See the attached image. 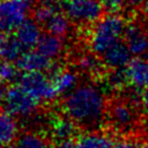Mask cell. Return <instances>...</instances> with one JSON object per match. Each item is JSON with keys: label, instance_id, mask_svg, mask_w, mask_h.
<instances>
[{"label": "cell", "instance_id": "1", "mask_svg": "<svg viewBox=\"0 0 148 148\" xmlns=\"http://www.w3.org/2000/svg\"><path fill=\"white\" fill-rule=\"evenodd\" d=\"M62 110L79 127H98L108 110L103 91L91 83H83L69 91L64 102Z\"/></svg>", "mask_w": 148, "mask_h": 148}, {"label": "cell", "instance_id": "2", "mask_svg": "<svg viewBox=\"0 0 148 148\" xmlns=\"http://www.w3.org/2000/svg\"><path fill=\"white\" fill-rule=\"evenodd\" d=\"M126 20L117 14L111 13L101 17L92 27L89 36V46L92 53L102 56L108 49L119 42L124 36Z\"/></svg>", "mask_w": 148, "mask_h": 148}, {"label": "cell", "instance_id": "3", "mask_svg": "<svg viewBox=\"0 0 148 148\" xmlns=\"http://www.w3.org/2000/svg\"><path fill=\"white\" fill-rule=\"evenodd\" d=\"M39 102L27 92L20 84L10 86L6 89L2 99L3 110L14 117L28 118L36 113Z\"/></svg>", "mask_w": 148, "mask_h": 148}, {"label": "cell", "instance_id": "4", "mask_svg": "<svg viewBox=\"0 0 148 148\" xmlns=\"http://www.w3.org/2000/svg\"><path fill=\"white\" fill-rule=\"evenodd\" d=\"M17 83L38 102H51L58 97L51 77L44 72H23Z\"/></svg>", "mask_w": 148, "mask_h": 148}, {"label": "cell", "instance_id": "5", "mask_svg": "<svg viewBox=\"0 0 148 148\" xmlns=\"http://www.w3.org/2000/svg\"><path fill=\"white\" fill-rule=\"evenodd\" d=\"M62 7L69 20L77 24L96 23L105 8L101 0H66Z\"/></svg>", "mask_w": 148, "mask_h": 148}, {"label": "cell", "instance_id": "6", "mask_svg": "<svg viewBox=\"0 0 148 148\" xmlns=\"http://www.w3.org/2000/svg\"><path fill=\"white\" fill-rule=\"evenodd\" d=\"M29 5L22 0L0 1V31L9 34L27 18Z\"/></svg>", "mask_w": 148, "mask_h": 148}, {"label": "cell", "instance_id": "7", "mask_svg": "<svg viewBox=\"0 0 148 148\" xmlns=\"http://www.w3.org/2000/svg\"><path fill=\"white\" fill-rule=\"evenodd\" d=\"M135 109L127 99L113 101L106 112L111 126L119 132H130L136 124Z\"/></svg>", "mask_w": 148, "mask_h": 148}, {"label": "cell", "instance_id": "8", "mask_svg": "<svg viewBox=\"0 0 148 148\" xmlns=\"http://www.w3.org/2000/svg\"><path fill=\"white\" fill-rule=\"evenodd\" d=\"M123 37L133 56H148V30L138 21L126 24Z\"/></svg>", "mask_w": 148, "mask_h": 148}, {"label": "cell", "instance_id": "9", "mask_svg": "<svg viewBox=\"0 0 148 148\" xmlns=\"http://www.w3.org/2000/svg\"><path fill=\"white\" fill-rule=\"evenodd\" d=\"M52 61L37 50H27L15 61V65L21 72H47Z\"/></svg>", "mask_w": 148, "mask_h": 148}, {"label": "cell", "instance_id": "10", "mask_svg": "<svg viewBox=\"0 0 148 148\" xmlns=\"http://www.w3.org/2000/svg\"><path fill=\"white\" fill-rule=\"evenodd\" d=\"M132 56L126 43L118 42L102 54V61L109 68H126L132 60Z\"/></svg>", "mask_w": 148, "mask_h": 148}, {"label": "cell", "instance_id": "11", "mask_svg": "<svg viewBox=\"0 0 148 148\" xmlns=\"http://www.w3.org/2000/svg\"><path fill=\"white\" fill-rule=\"evenodd\" d=\"M24 50H31L35 47L42 36L39 23L35 18H25L15 30L14 35Z\"/></svg>", "mask_w": 148, "mask_h": 148}, {"label": "cell", "instance_id": "12", "mask_svg": "<svg viewBox=\"0 0 148 148\" xmlns=\"http://www.w3.org/2000/svg\"><path fill=\"white\" fill-rule=\"evenodd\" d=\"M130 83L138 88H148V59L136 58L131 60L126 67Z\"/></svg>", "mask_w": 148, "mask_h": 148}, {"label": "cell", "instance_id": "13", "mask_svg": "<svg viewBox=\"0 0 148 148\" xmlns=\"http://www.w3.org/2000/svg\"><path fill=\"white\" fill-rule=\"evenodd\" d=\"M50 127L52 136L56 141L72 140L76 135V128L79 127L68 116H56L50 120Z\"/></svg>", "mask_w": 148, "mask_h": 148}, {"label": "cell", "instance_id": "14", "mask_svg": "<svg viewBox=\"0 0 148 148\" xmlns=\"http://www.w3.org/2000/svg\"><path fill=\"white\" fill-rule=\"evenodd\" d=\"M36 50L46 58L54 60L61 54L64 50V43L61 40V37L56 36L51 32H46L42 34L36 45Z\"/></svg>", "mask_w": 148, "mask_h": 148}, {"label": "cell", "instance_id": "15", "mask_svg": "<svg viewBox=\"0 0 148 148\" xmlns=\"http://www.w3.org/2000/svg\"><path fill=\"white\" fill-rule=\"evenodd\" d=\"M76 148H113V140L110 135L97 131H90L77 136Z\"/></svg>", "mask_w": 148, "mask_h": 148}, {"label": "cell", "instance_id": "16", "mask_svg": "<svg viewBox=\"0 0 148 148\" xmlns=\"http://www.w3.org/2000/svg\"><path fill=\"white\" fill-rule=\"evenodd\" d=\"M53 87L59 95H64V94H68L69 91H72L75 87H77V74L73 71L69 69H60L58 73H56L54 75L51 76Z\"/></svg>", "mask_w": 148, "mask_h": 148}, {"label": "cell", "instance_id": "17", "mask_svg": "<svg viewBox=\"0 0 148 148\" xmlns=\"http://www.w3.org/2000/svg\"><path fill=\"white\" fill-rule=\"evenodd\" d=\"M18 133V125L10 113L3 111L0 112V143L2 146H9L15 142Z\"/></svg>", "mask_w": 148, "mask_h": 148}, {"label": "cell", "instance_id": "18", "mask_svg": "<svg viewBox=\"0 0 148 148\" xmlns=\"http://www.w3.org/2000/svg\"><path fill=\"white\" fill-rule=\"evenodd\" d=\"M62 5L59 0H38L36 8L34 9V18L39 24H45L56 13L60 12Z\"/></svg>", "mask_w": 148, "mask_h": 148}, {"label": "cell", "instance_id": "19", "mask_svg": "<svg viewBox=\"0 0 148 148\" xmlns=\"http://www.w3.org/2000/svg\"><path fill=\"white\" fill-rule=\"evenodd\" d=\"M71 23H72V21L69 20V17L66 14L58 12L44 25H45V29L47 30V32H51L59 37H64V36L68 35V32L71 31V27H72Z\"/></svg>", "mask_w": 148, "mask_h": 148}, {"label": "cell", "instance_id": "20", "mask_svg": "<svg viewBox=\"0 0 148 148\" xmlns=\"http://www.w3.org/2000/svg\"><path fill=\"white\" fill-rule=\"evenodd\" d=\"M15 148H50L46 138L36 132H23L17 135L15 143Z\"/></svg>", "mask_w": 148, "mask_h": 148}, {"label": "cell", "instance_id": "21", "mask_svg": "<svg viewBox=\"0 0 148 148\" xmlns=\"http://www.w3.org/2000/svg\"><path fill=\"white\" fill-rule=\"evenodd\" d=\"M103 61H101L97 58V54L92 53H86L81 54L76 60V67L87 74L91 75H98L101 72H103Z\"/></svg>", "mask_w": 148, "mask_h": 148}, {"label": "cell", "instance_id": "22", "mask_svg": "<svg viewBox=\"0 0 148 148\" xmlns=\"http://www.w3.org/2000/svg\"><path fill=\"white\" fill-rule=\"evenodd\" d=\"M105 84L112 91H123L130 82L126 68H111L105 75Z\"/></svg>", "mask_w": 148, "mask_h": 148}, {"label": "cell", "instance_id": "23", "mask_svg": "<svg viewBox=\"0 0 148 148\" xmlns=\"http://www.w3.org/2000/svg\"><path fill=\"white\" fill-rule=\"evenodd\" d=\"M24 51H25L24 47L21 45V43L17 40V38L15 36H7V39L5 42V45H3L0 57L3 60L15 62Z\"/></svg>", "mask_w": 148, "mask_h": 148}, {"label": "cell", "instance_id": "24", "mask_svg": "<svg viewBox=\"0 0 148 148\" xmlns=\"http://www.w3.org/2000/svg\"><path fill=\"white\" fill-rule=\"evenodd\" d=\"M12 62L13 61H8V60H3L2 62H0V79L7 83L17 81L21 75L18 74V72L21 71L17 68L15 64Z\"/></svg>", "mask_w": 148, "mask_h": 148}, {"label": "cell", "instance_id": "25", "mask_svg": "<svg viewBox=\"0 0 148 148\" xmlns=\"http://www.w3.org/2000/svg\"><path fill=\"white\" fill-rule=\"evenodd\" d=\"M101 1L104 5L105 9H108L110 12H114V10L119 9L126 2V0H101Z\"/></svg>", "mask_w": 148, "mask_h": 148}, {"label": "cell", "instance_id": "26", "mask_svg": "<svg viewBox=\"0 0 148 148\" xmlns=\"http://www.w3.org/2000/svg\"><path fill=\"white\" fill-rule=\"evenodd\" d=\"M136 145L130 140V139H121L117 142H114L113 145V148H135Z\"/></svg>", "mask_w": 148, "mask_h": 148}, {"label": "cell", "instance_id": "27", "mask_svg": "<svg viewBox=\"0 0 148 148\" xmlns=\"http://www.w3.org/2000/svg\"><path fill=\"white\" fill-rule=\"evenodd\" d=\"M50 148H76L75 142L72 140H62V141H56Z\"/></svg>", "mask_w": 148, "mask_h": 148}, {"label": "cell", "instance_id": "28", "mask_svg": "<svg viewBox=\"0 0 148 148\" xmlns=\"http://www.w3.org/2000/svg\"><path fill=\"white\" fill-rule=\"evenodd\" d=\"M142 98V109L148 113V88H145L143 92L141 94Z\"/></svg>", "mask_w": 148, "mask_h": 148}, {"label": "cell", "instance_id": "29", "mask_svg": "<svg viewBox=\"0 0 148 148\" xmlns=\"http://www.w3.org/2000/svg\"><path fill=\"white\" fill-rule=\"evenodd\" d=\"M147 0H126L127 6H130L131 8H139L141 6H143V3Z\"/></svg>", "mask_w": 148, "mask_h": 148}, {"label": "cell", "instance_id": "30", "mask_svg": "<svg viewBox=\"0 0 148 148\" xmlns=\"http://www.w3.org/2000/svg\"><path fill=\"white\" fill-rule=\"evenodd\" d=\"M6 87H5V82L0 79V101H2L3 99V96H5V94H6Z\"/></svg>", "mask_w": 148, "mask_h": 148}, {"label": "cell", "instance_id": "31", "mask_svg": "<svg viewBox=\"0 0 148 148\" xmlns=\"http://www.w3.org/2000/svg\"><path fill=\"white\" fill-rule=\"evenodd\" d=\"M142 12H143V15L146 16V18L148 20V0L143 3V6H142Z\"/></svg>", "mask_w": 148, "mask_h": 148}, {"label": "cell", "instance_id": "32", "mask_svg": "<svg viewBox=\"0 0 148 148\" xmlns=\"http://www.w3.org/2000/svg\"><path fill=\"white\" fill-rule=\"evenodd\" d=\"M135 148H148V141H143V142L136 143V147Z\"/></svg>", "mask_w": 148, "mask_h": 148}, {"label": "cell", "instance_id": "33", "mask_svg": "<svg viewBox=\"0 0 148 148\" xmlns=\"http://www.w3.org/2000/svg\"><path fill=\"white\" fill-rule=\"evenodd\" d=\"M22 1H24V2H27L29 6H31V5L37 3V1H38V0H22Z\"/></svg>", "mask_w": 148, "mask_h": 148}, {"label": "cell", "instance_id": "34", "mask_svg": "<svg viewBox=\"0 0 148 148\" xmlns=\"http://www.w3.org/2000/svg\"><path fill=\"white\" fill-rule=\"evenodd\" d=\"M5 148H15V147H10V146H6Z\"/></svg>", "mask_w": 148, "mask_h": 148}, {"label": "cell", "instance_id": "35", "mask_svg": "<svg viewBox=\"0 0 148 148\" xmlns=\"http://www.w3.org/2000/svg\"><path fill=\"white\" fill-rule=\"evenodd\" d=\"M59 1H66V0H59Z\"/></svg>", "mask_w": 148, "mask_h": 148}, {"label": "cell", "instance_id": "36", "mask_svg": "<svg viewBox=\"0 0 148 148\" xmlns=\"http://www.w3.org/2000/svg\"><path fill=\"white\" fill-rule=\"evenodd\" d=\"M1 146H2V145H1V143H0V148H1Z\"/></svg>", "mask_w": 148, "mask_h": 148}]
</instances>
